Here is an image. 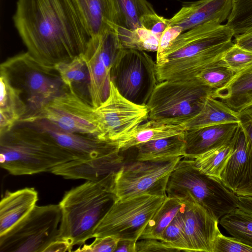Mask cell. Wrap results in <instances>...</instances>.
Returning a JSON list of instances; mask_svg holds the SVG:
<instances>
[{
  "mask_svg": "<svg viewBox=\"0 0 252 252\" xmlns=\"http://www.w3.org/2000/svg\"><path fill=\"white\" fill-rule=\"evenodd\" d=\"M13 18L28 52L48 66L84 54L91 38L77 0H18Z\"/></svg>",
  "mask_w": 252,
  "mask_h": 252,
  "instance_id": "1",
  "label": "cell"
},
{
  "mask_svg": "<svg viewBox=\"0 0 252 252\" xmlns=\"http://www.w3.org/2000/svg\"><path fill=\"white\" fill-rule=\"evenodd\" d=\"M234 33L226 25L211 21L181 33L165 52L157 66L158 82L194 78L221 59L234 43Z\"/></svg>",
  "mask_w": 252,
  "mask_h": 252,
  "instance_id": "2",
  "label": "cell"
},
{
  "mask_svg": "<svg viewBox=\"0 0 252 252\" xmlns=\"http://www.w3.org/2000/svg\"><path fill=\"white\" fill-rule=\"evenodd\" d=\"M73 157L33 123L19 122L0 135V163L13 175L50 172Z\"/></svg>",
  "mask_w": 252,
  "mask_h": 252,
  "instance_id": "3",
  "label": "cell"
},
{
  "mask_svg": "<svg viewBox=\"0 0 252 252\" xmlns=\"http://www.w3.org/2000/svg\"><path fill=\"white\" fill-rule=\"evenodd\" d=\"M112 183L87 181L65 193L59 203L62 218L58 238L67 240L72 249L92 239L94 229L116 199Z\"/></svg>",
  "mask_w": 252,
  "mask_h": 252,
  "instance_id": "4",
  "label": "cell"
},
{
  "mask_svg": "<svg viewBox=\"0 0 252 252\" xmlns=\"http://www.w3.org/2000/svg\"><path fill=\"white\" fill-rule=\"evenodd\" d=\"M0 70L21 91L27 112L19 122L36 115L55 97L69 91L54 66L41 63L28 52L7 59L1 63Z\"/></svg>",
  "mask_w": 252,
  "mask_h": 252,
  "instance_id": "5",
  "label": "cell"
},
{
  "mask_svg": "<svg viewBox=\"0 0 252 252\" xmlns=\"http://www.w3.org/2000/svg\"><path fill=\"white\" fill-rule=\"evenodd\" d=\"M167 197L194 201L220 219L237 208L238 196L219 179L200 172L192 159L183 157L171 173Z\"/></svg>",
  "mask_w": 252,
  "mask_h": 252,
  "instance_id": "6",
  "label": "cell"
},
{
  "mask_svg": "<svg viewBox=\"0 0 252 252\" xmlns=\"http://www.w3.org/2000/svg\"><path fill=\"white\" fill-rule=\"evenodd\" d=\"M214 91L195 78L158 82L146 104L149 119L184 125L199 113Z\"/></svg>",
  "mask_w": 252,
  "mask_h": 252,
  "instance_id": "7",
  "label": "cell"
},
{
  "mask_svg": "<svg viewBox=\"0 0 252 252\" xmlns=\"http://www.w3.org/2000/svg\"><path fill=\"white\" fill-rule=\"evenodd\" d=\"M59 204L36 205L23 219L0 235V252H44L58 237Z\"/></svg>",
  "mask_w": 252,
  "mask_h": 252,
  "instance_id": "8",
  "label": "cell"
},
{
  "mask_svg": "<svg viewBox=\"0 0 252 252\" xmlns=\"http://www.w3.org/2000/svg\"><path fill=\"white\" fill-rule=\"evenodd\" d=\"M166 197L145 194L124 200H115L94 229L92 239L113 236L137 241L148 221Z\"/></svg>",
  "mask_w": 252,
  "mask_h": 252,
  "instance_id": "9",
  "label": "cell"
},
{
  "mask_svg": "<svg viewBox=\"0 0 252 252\" xmlns=\"http://www.w3.org/2000/svg\"><path fill=\"white\" fill-rule=\"evenodd\" d=\"M111 81L126 98L146 105L158 83L157 65L145 51L124 48L110 73Z\"/></svg>",
  "mask_w": 252,
  "mask_h": 252,
  "instance_id": "10",
  "label": "cell"
},
{
  "mask_svg": "<svg viewBox=\"0 0 252 252\" xmlns=\"http://www.w3.org/2000/svg\"><path fill=\"white\" fill-rule=\"evenodd\" d=\"M183 157L166 161H138L122 165L115 173L112 191L116 200L148 194L167 196L169 177Z\"/></svg>",
  "mask_w": 252,
  "mask_h": 252,
  "instance_id": "11",
  "label": "cell"
},
{
  "mask_svg": "<svg viewBox=\"0 0 252 252\" xmlns=\"http://www.w3.org/2000/svg\"><path fill=\"white\" fill-rule=\"evenodd\" d=\"M96 137L116 144L149 119L147 105L134 103L124 97L110 81L107 98L94 108Z\"/></svg>",
  "mask_w": 252,
  "mask_h": 252,
  "instance_id": "12",
  "label": "cell"
},
{
  "mask_svg": "<svg viewBox=\"0 0 252 252\" xmlns=\"http://www.w3.org/2000/svg\"><path fill=\"white\" fill-rule=\"evenodd\" d=\"M123 49L116 28L91 37L88 42L83 55L89 73L90 94L94 108L109 95L111 70Z\"/></svg>",
  "mask_w": 252,
  "mask_h": 252,
  "instance_id": "13",
  "label": "cell"
},
{
  "mask_svg": "<svg viewBox=\"0 0 252 252\" xmlns=\"http://www.w3.org/2000/svg\"><path fill=\"white\" fill-rule=\"evenodd\" d=\"M93 106L68 91L45 104L36 115L22 122L43 120L62 130L96 137Z\"/></svg>",
  "mask_w": 252,
  "mask_h": 252,
  "instance_id": "14",
  "label": "cell"
},
{
  "mask_svg": "<svg viewBox=\"0 0 252 252\" xmlns=\"http://www.w3.org/2000/svg\"><path fill=\"white\" fill-rule=\"evenodd\" d=\"M28 123H33L48 133L74 160H87L120 154L116 144L95 136L66 131L43 120Z\"/></svg>",
  "mask_w": 252,
  "mask_h": 252,
  "instance_id": "15",
  "label": "cell"
},
{
  "mask_svg": "<svg viewBox=\"0 0 252 252\" xmlns=\"http://www.w3.org/2000/svg\"><path fill=\"white\" fill-rule=\"evenodd\" d=\"M184 202L185 231L191 252H213L220 232L219 220L199 204L191 200Z\"/></svg>",
  "mask_w": 252,
  "mask_h": 252,
  "instance_id": "16",
  "label": "cell"
},
{
  "mask_svg": "<svg viewBox=\"0 0 252 252\" xmlns=\"http://www.w3.org/2000/svg\"><path fill=\"white\" fill-rule=\"evenodd\" d=\"M233 0H200L185 2L170 19L169 26L180 27L183 32L211 21L220 24L227 19Z\"/></svg>",
  "mask_w": 252,
  "mask_h": 252,
  "instance_id": "17",
  "label": "cell"
},
{
  "mask_svg": "<svg viewBox=\"0 0 252 252\" xmlns=\"http://www.w3.org/2000/svg\"><path fill=\"white\" fill-rule=\"evenodd\" d=\"M120 154L87 160H72L55 168L51 173L69 179H85L97 183L112 181L122 165Z\"/></svg>",
  "mask_w": 252,
  "mask_h": 252,
  "instance_id": "18",
  "label": "cell"
},
{
  "mask_svg": "<svg viewBox=\"0 0 252 252\" xmlns=\"http://www.w3.org/2000/svg\"><path fill=\"white\" fill-rule=\"evenodd\" d=\"M240 123H227L186 130L183 133L185 156L191 158L208 150L230 142Z\"/></svg>",
  "mask_w": 252,
  "mask_h": 252,
  "instance_id": "19",
  "label": "cell"
},
{
  "mask_svg": "<svg viewBox=\"0 0 252 252\" xmlns=\"http://www.w3.org/2000/svg\"><path fill=\"white\" fill-rule=\"evenodd\" d=\"M233 141V151L222 173L220 180L226 188L234 192L246 179L252 145L240 124Z\"/></svg>",
  "mask_w": 252,
  "mask_h": 252,
  "instance_id": "20",
  "label": "cell"
},
{
  "mask_svg": "<svg viewBox=\"0 0 252 252\" xmlns=\"http://www.w3.org/2000/svg\"><path fill=\"white\" fill-rule=\"evenodd\" d=\"M38 199V192L33 188L7 191L0 202V235L26 217Z\"/></svg>",
  "mask_w": 252,
  "mask_h": 252,
  "instance_id": "21",
  "label": "cell"
},
{
  "mask_svg": "<svg viewBox=\"0 0 252 252\" xmlns=\"http://www.w3.org/2000/svg\"><path fill=\"white\" fill-rule=\"evenodd\" d=\"M0 135L10 130L27 114L21 91L9 82L0 70Z\"/></svg>",
  "mask_w": 252,
  "mask_h": 252,
  "instance_id": "22",
  "label": "cell"
},
{
  "mask_svg": "<svg viewBox=\"0 0 252 252\" xmlns=\"http://www.w3.org/2000/svg\"><path fill=\"white\" fill-rule=\"evenodd\" d=\"M212 96L237 113L252 104V64L236 72L224 87L214 90Z\"/></svg>",
  "mask_w": 252,
  "mask_h": 252,
  "instance_id": "23",
  "label": "cell"
},
{
  "mask_svg": "<svg viewBox=\"0 0 252 252\" xmlns=\"http://www.w3.org/2000/svg\"><path fill=\"white\" fill-rule=\"evenodd\" d=\"M185 130L183 125L167 124L150 120L138 126L116 144L121 152L150 141L181 134Z\"/></svg>",
  "mask_w": 252,
  "mask_h": 252,
  "instance_id": "24",
  "label": "cell"
},
{
  "mask_svg": "<svg viewBox=\"0 0 252 252\" xmlns=\"http://www.w3.org/2000/svg\"><path fill=\"white\" fill-rule=\"evenodd\" d=\"M91 37L116 27L112 0H77Z\"/></svg>",
  "mask_w": 252,
  "mask_h": 252,
  "instance_id": "25",
  "label": "cell"
},
{
  "mask_svg": "<svg viewBox=\"0 0 252 252\" xmlns=\"http://www.w3.org/2000/svg\"><path fill=\"white\" fill-rule=\"evenodd\" d=\"M83 54L69 62L58 63L54 67L68 90L92 105L89 73Z\"/></svg>",
  "mask_w": 252,
  "mask_h": 252,
  "instance_id": "26",
  "label": "cell"
},
{
  "mask_svg": "<svg viewBox=\"0 0 252 252\" xmlns=\"http://www.w3.org/2000/svg\"><path fill=\"white\" fill-rule=\"evenodd\" d=\"M184 133V132H183ZM181 134L139 144L135 160L166 161L185 156V142Z\"/></svg>",
  "mask_w": 252,
  "mask_h": 252,
  "instance_id": "27",
  "label": "cell"
},
{
  "mask_svg": "<svg viewBox=\"0 0 252 252\" xmlns=\"http://www.w3.org/2000/svg\"><path fill=\"white\" fill-rule=\"evenodd\" d=\"M227 123L239 124L238 113L211 95L199 113L183 125L186 130H189Z\"/></svg>",
  "mask_w": 252,
  "mask_h": 252,
  "instance_id": "28",
  "label": "cell"
},
{
  "mask_svg": "<svg viewBox=\"0 0 252 252\" xmlns=\"http://www.w3.org/2000/svg\"><path fill=\"white\" fill-rule=\"evenodd\" d=\"M114 24L118 30L133 31L142 28L141 18L156 13L147 0H112Z\"/></svg>",
  "mask_w": 252,
  "mask_h": 252,
  "instance_id": "29",
  "label": "cell"
},
{
  "mask_svg": "<svg viewBox=\"0 0 252 252\" xmlns=\"http://www.w3.org/2000/svg\"><path fill=\"white\" fill-rule=\"evenodd\" d=\"M233 138L228 143L189 158L192 159L194 165L200 172L220 180L222 173L233 151Z\"/></svg>",
  "mask_w": 252,
  "mask_h": 252,
  "instance_id": "30",
  "label": "cell"
},
{
  "mask_svg": "<svg viewBox=\"0 0 252 252\" xmlns=\"http://www.w3.org/2000/svg\"><path fill=\"white\" fill-rule=\"evenodd\" d=\"M184 202L181 199L167 197L162 205L148 221L139 240H161L164 230L180 211Z\"/></svg>",
  "mask_w": 252,
  "mask_h": 252,
  "instance_id": "31",
  "label": "cell"
},
{
  "mask_svg": "<svg viewBox=\"0 0 252 252\" xmlns=\"http://www.w3.org/2000/svg\"><path fill=\"white\" fill-rule=\"evenodd\" d=\"M219 220L230 235L252 248V213L237 208L222 216Z\"/></svg>",
  "mask_w": 252,
  "mask_h": 252,
  "instance_id": "32",
  "label": "cell"
},
{
  "mask_svg": "<svg viewBox=\"0 0 252 252\" xmlns=\"http://www.w3.org/2000/svg\"><path fill=\"white\" fill-rule=\"evenodd\" d=\"M123 48L134 49L146 52L158 50L160 37L144 28L134 31L117 30Z\"/></svg>",
  "mask_w": 252,
  "mask_h": 252,
  "instance_id": "33",
  "label": "cell"
},
{
  "mask_svg": "<svg viewBox=\"0 0 252 252\" xmlns=\"http://www.w3.org/2000/svg\"><path fill=\"white\" fill-rule=\"evenodd\" d=\"M226 26L234 36L252 32V0H233Z\"/></svg>",
  "mask_w": 252,
  "mask_h": 252,
  "instance_id": "34",
  "label": "cell"
},
{
  "mask_svg": "<svg viewBox=\"0 0 252 252\" xmlns=\"http://www.w3.org/2000/svg\"><path fill=\"white\" fill-rule=\"evenodd\" d=\"M185 203L173 220L163 232L160 240L171 248L191 252L185 231L184 207Z\"/></svg>",
  "mask_w": 252,
  "mask_h": 252,
  "instance_id": "35",
  "label": "cell"
},
{
  "mask_svg": "<svg viewBox=\"0 0 252 252\" xmlns=\"http://www.w3.org/2000/svg\"><path fill=\"white\" fill-rule=\"evenodd\" d=\"M235 73L220 59L203 69L194 78L202 84L216 90L224 87Z\"/></svg>",
  "mask_w": 252,
  "mask_h": 252,
  "instance_id": "36",
  "label": "cell"
},
{
  "mask_svg": "<svg viewBox=\"0 0 252 252\" xmlns=\"http://www.w3.org/2000/svg\"><path fill=\"white\" fill-rule=\"evenodd\" d=\"M221 59L236 73L252 64V52L234 43L223 54Z\"/></svg>",
  "mask_w": 252,
  "mask_h": 252,
  "instance_id": "37",
  "label": "cell"
},
{
  "mask_svg": "<svg viewBox=\"0 0 252 252\" xmlns=\"http://www.w3.org/2000/svg\"><path fill=\"white\" fill-rule=\"evenodd\" d=\"M213 252H252V248L220 232L216 238Z\"/></svg>",
  "mask_w": 252,
  "mask_h": 252,
  "instance_id": "38",
  "label": "cell"
},
{
  "mask_svg": "<svg viewBox=\"0 0 252 252\" xmlns=\"http://www.w3.org/2000/svg\"><path fill=\"white\" fill-rule=\"evenodd\" d=\"M120 239L113 236L94 238L89 244L80 246L75 252H115Z\"/></svg>",
  "mask_w": 252,
  "mask_h": 252,
  "instance_id": "39",
  "label": "cell"
},
{
  "mask_svg": "<svg viewBox=\"0 0 252 252\" xmlns=\"http://www.w3.org/2000/svg\"><path fill=\"white\" fill-rule=\"evenodd\" d=\"M183 29L178 26H169L161 34L157 51V66L162 64L163 56L174 40L182 32Z\"/></svg>",
  "mask_w": 252,
  "mask_h": 252,
  "instance_id": "40",
  "label": "cell"
},
{
  "mask_svg": "<svg viewBox=\"0 0 252 252\" xmlns=\"http://www.w3.org/2000/svg\"><path fill=\"white\" fill-rule=\"evenodd\" d=\"M141 25L143 28L160 37L169 26V20L155 13L143 16L141 19Z\"/></svg>",
  "mask_w": 252,
  "mask_h": 252,
  "instance_id": "41",
  "label": "cell"
},
{
  "mask_svg": "<svg viewBox=\"0 0 252 252\" xmlns=\"http://www.w3.org/2000/svg\"><path fill=\"white\" fill-rule=\"evenodd\" d=\"M177 252L161 240L155 239H143L137 241L136 252Z\"/></svg>",
  "mask_w": 252,
  "mask_h": 252,
  "instance_id": "42",
  "label": "cell"
},
{
  "mask_svg": "<svg viewBox=\"0 0 252 252\" xmlns=\"http://www.w3.org/2000/svg\"><path fill=\"white\" fill-rule=\"evenodd\" d=\"M71 251V246L67 240L63 239L57 238L45 249L44 252H70Z\"/></svg>",
  "mask_w": 252,
  "mask_h": 252,
  "instance_id": "43",
  "label": "cell"
},
{
  "mask_svg": "<svg viewBox=\"0 0 252 252\" xmlns=\"http://www.w3.org/2000/svg\"><path fill=\"white\" fill-rule=\"evenodd\" d=\"M234 41L239 47L252 52V32L235 36Z\"/></svg>",
  "mask_w": 252,
  "mask_h": 252,
  "instance_id": "44",
  "label": "cell"
},
{
  "mask_svg": "<svg viewBox=\"0 0 252 252\" xmlns=\"http://www.w3.org/2000/svg\"><path fill=\"white\" fill-rule=\"evenodd\" d=\"M136 242L133 240L120 239L115 252H136Z\"/></svg>",
  "mask_w": 252,
  "mask_h": 252,
  "instance_id": "45",
  "label": "cell"
},
{
  "mask_svg": "<svg viewBox=\"0 0 252 252\" xmlns=\"http://www.w3.org/2000/svg\"><path fill=\"white\" fill-rule=\"evenodd\" d=\"M237 208L245 212L252 213V197L238 196Z\"/></svg>",
  "mask_w": 252,
  "mask_h": 252,
  "instance_id": "46",
  "label": "cell"
}]
</instances>
